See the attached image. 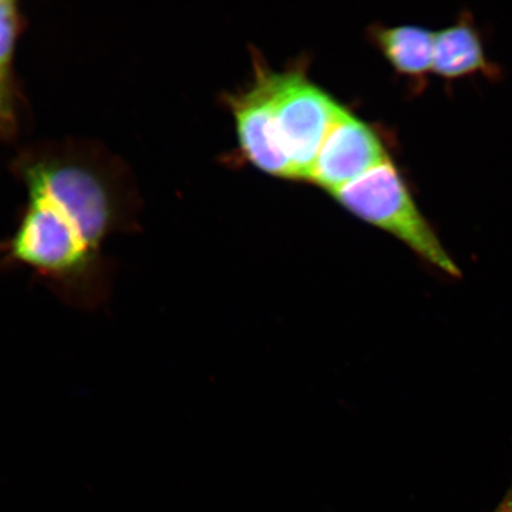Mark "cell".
Returning <instances> with one entry per match:
<instances>
[{
	"instance_id": "4",
	"label": "cell",
	"mask_w": 512,
	"mask_h": 512,
	"mask_svg": "<svg viewBox=\"0 0 512 512\" xmlns=\"http://www.w3.org/2000/svg\"><path fill=\"white\" fill-rule=\"evenodd\" d=\"M389 158L379 132L343 107L320 147L309 182L332 194Z\"/></svg>"
},
{
	"instance_id": "1",
	"label": "cell",
	"mask_w": 512,
	"mask_h": 512,
	"mask_svg": "<svg viewBox=\"0 0 512 512\" xmlns=\"http://www.w3.org/2000/svg\"><path fill=\"white\" fill-rule=\"evenodd\" d=\"M27 200L0 270L28 268L62 303L94 311L111 297L106 241L134 227L136 190L123 162L94 143L25 147L12 165Z\"/></svg>"
},
{
	"instance_id": "7",
	"label": "cell",
	"mask_w": 512,
	"mask_h": 512,
	"mask_svg": "<svg viewBox=\"0 0 512 512\" xmlns=\"http://www.w3.org/2000/svg\"><path fill=\"white\" fill-rule=\"evenodd\" d=\"M369 38L396 73L419 82L433 69L434 32L418 25H373Z\"/></svg>"
},
{
	"instance_id": "9",
	"label": "cell",
	"mask_w": 512,
	"mask_h": 512,
	"mask_svg": "<svg viewBox=\"0 0 512 512\" xmlns=\"http://www.w3.org/2000/svg\"><path fill=\"white\" fill-rule=\"evenodd\" d=\"M494 512H512V484L507 494H505L503 501L498 504Z\"/></svg>"
},
{
	"instance_id": "3",
	"label": "cell",
	"mask_w": 512,
	"mask_h": 512,
	"mask_svg": "<svg viewBox=\"0 0 512 512\" xmlns=\"http://www.w3.org/2000/svg\"><path fill=\"white\" fill-rule=\"evenodd\" d=\"M264 72L294 179L309 182L320 147L344 106L307 78L303 68L274 73L264 66Z\"/></svg>"
},
{
	"instance_id": "5",
	"label": "cell",
	"mask_w": 512,
	"mask_h": 512,
	"mask_svg": "<svg viewBox=\"0 0 512 512\" xmlns=\"http://www.w3.org/2000/svg\"><path fill=\"white\" fill-rule=\"evenodd\" d=\"M226 104L232 111L240 149L248 162L267 175L296 181L281 143L264 66L259 60L255 63L253 85L241 93L226 95Z\"/></svg>"
},
{
	"instance_id": "8",
	"label": "cell",
	"mask_w": 512,
	"mask_h": 512,
	"mask_svg": "<svg viewBox=\"0 0 512 512\" xmlns=\"http://www.w3.org/2000/svg\"><path fill=\"white\" fill-rule=\"evenodd\" d=\"M21 25L16 3L0 0V138L3 139L15 137L19 126V101L12 61Z\"/></svg>"
},
{
	"instance_id": "2",
	"label": "cell",
	"mask_w": 512,
	"mask_h": 512,
	"mask_svg": "<svg viewBox=\"0 0 512 512\" xmlns=\"http://www.w3.org/2000/svg\"><path fill=\"white\" fill-rule=\"evenodd\" d=\"M331 196L352 215L405 243L428 265L450 277L462 274L421 213L392 158Z\"/></svg>"
},
{
	"instance_id": "6",
	"label": "cell",
	"mask_w": 512,
	"mask_h": 512,
	"mask_svg": "<svg viewBox=\"0 0 512 512\" xmlns=\"http://www.w3.org/2000/svg\"><path fill=\"white\" fill-rule=\"evenodd\" d=\"M432 73L445 80L479 73L496 75L494 64L485 54L482 36L467 12L450 27L434 32Z\"/></svg>"
}]
</instances>
